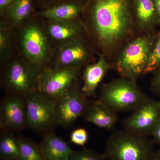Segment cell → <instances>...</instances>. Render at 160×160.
<instances>
[{
    "mask_svg": "<svg viewBox=\"0 0 160 160\" xmlns=\"http://www.w3.org/2000/svg\"><path fill=\"white\" fill-rule=\"evenodd\" d=\"M110 68V65L103 54L100 55L96 62L86 66L83 71L81 90L86 98L95 95L98 86Z\"/></svg>",
    "mask_w": 160,
    "mask_h": 160,
    "instance_id": "obj_15",
    "label": "cell"
},
{
    "mask_svg": "<svg viewBox=\"0 0 160 160\" xmlns=\"http://www.w3.org/2000/svg\"><path fill=\"white\" fill-rule=\"evenodd\" d=\"M18 27L19 43L23 57L41 71L49 66L54 55V46L45 25L27 20Z\"/></svg>",
    "mask_w": 160,
    "mask_h": 160,
    "instance_id": "obj_2",
    "label": "cell"
},
{
    "mask_svg": "<svg viewBox=\"0 0 160 160\" xmlns=\"http://www.w3.org/2000/svg\"><path fill=\"white\" fill-rule=\"evenodd\" d=\"M154 44L153 37L145 34L125 46L116 63L117 69L122 77L135 80L144 74Z\"/></svg>",
    "mask_w": 160,
    "mask_h": 160,
    "instance_id": "obj_6",
    "label": "cell"
},
{
    "mask_svg": "<svg viewBox=\"0 0 160 160\" xmlns=\"http://www.w3.org/2000/svg\"><path fill=\"white\" fill-rule=\"evenodd\" d=\"M160 115V101L147 98L124 120V129L142 136L151 135Z\"/></svg>",
    "mask_w": 160,
    "mask_h": 160,
    "instance_id": "obj_10",
    "label": "cell"
},
{
    "mask_svg": "<svg viewBox=\"0 0 160 160\" xmlns=\"http://www.w3.org/2000/svg\"><path fill=\"white\" fill-rule=\"evenodd\" d=\"M153 143L147 137L119 130L108 138L103 154L109 160H154Z\"/></svg>",
    "mask_w": 160,
    "mask_h": 160,
    "instance_id": "obj_3",
    "label": "cell"
},
{
    "mask_svg": "<svg viewBox=\"0 0 160 160\" xmlns=\"http://www.w3.org/2000/svg\"><path fill=\"white\" fill-rule=\"evenodd\" d=\"M5 20L0 24V59L6 63L11 59L12 55V30Z\"/></svg>",
    "mask_w": 160,
    "mask_h": 160,
    "instance_id": "obj_21",
    "label": "cell"
},
{
    "mask_svg": "<svg viewBox=\"0 0 160 160\" xmlns=\"http://www.w3.org/2000/svg\"><path fill=\"white\" fill-rule=\"evenodd\" d=\"M82 117L86 122L106 129H112L118 121L116 112L100 99L89 105Z\"/></svg>",
    "mask_w": 160,
    "mask_h": 160,
    "instance_id": "obj_16",
    "label": "cell"
},
{
    "mask_svg": "<svg viewBox=\"0 0 160 160\" xmlns=\"http://www.w3.org/2000/svg\"><path fill=\"white\" fill-rule=\"evenodd\" d=\"M154 2L158 16L159 23H160V0H154Z\"/></svg>",
    "mask_w": 160,
    "mask_h": 160,
    "instance_id": "obj_29",
    "label": "cell"
},
{
    "mask_svg": "<svg viewBox=\"0 0 160 160\" xmlns=\"http://www.w3.org/2000/svg\"><path fill=\"white\" fill-rule=\"evenodd\" d=\"M152 87L155 92L160 94V68L152 81Z\"/></svg>",
    "mask_w": 160,
    "mask_h": 160,
    "instance_id": "obj_27",
    "label": "cell"
},
{
    "mask_svg": "<svg viewBox=\"0 0 160 160\" xmlns=\"http://www.w3.org/2000/svg\"><path fill=\"white\" fill-rule=\"evenodd\" d=\"M56 53L48 66L81 67L92 57L91 47L86 38L58 49Z\"/></svg>",
    "mask_w": 160,
    "mask_h": 160,
    "instance_id": "obj_13",
    "label": "cell"
},
{
    "mask_svg": "<svg viewBox=\"0 0 160 160\" xmlns=\"http://www.w3.org/2000/svg\"><path fill=\"white\" fill-rule=\"evenodd\" d=\"M39 146L43 160H70L73 151L67 142L51 130L45 132Z\"/></svg>",
    "mask_w": 160,
    "mask_h": 160,
    "instance_id": "obj_14",
    "label": "cell"
},
{
    "mask_svg": "<svg viewBox=\"0 0 160 160\" xmlns=\"http://www.w3.org/2000/svg\"><path fill=\"white\" fill-rule=\"evenodd\" d=\"M154 160H155V159Z\"/></svg>",
    "mask_w": 160,
    "mask_h": 160,
    "instance_id": "obj_31",
    "label": "cell"
},
{
    "mask_svg": "<svg viewBox=\"0 0 160 160\" xmlns=\"http://www.w3.org/2000/svg\"><path fill=\"white\" fill-rule=\"evenodd\" d=\"M89 140L88 132L84 128H78L72 132L70 142L77 146L85 147Z\"/></svg>",
    "mask_w": 160,
    "mask_h": 160,
    "instance_id": "obj_25",
    "label": "cell"
},
{
    "mask_svg": "<svg viewBox=\"0 0 160 160\" xmlns=\"http://www.w3.org/2000/svg\"><path fill=\"white\" fill-rule=\"evenodd\" d=\"M0 125L3 131L22 130L26 126L25 98L9 94L3 99L0 107Z\"/></svg>",
    "mask_w": 160,
    "mask_h": 160,
    "instance_id": "obj_12",
    "label": "cell"
},
{
    "mask_svg": "<svg viewBox=\"0 0 160 160\" xmlns=\"http://www.w3.org/2000/svg\"><path fill=\"white\" fill-rule=\"evenodd\" d=\"M160 68V36L154 43L152 49L149 61L144 72V74L158 70Z\"/></svg>",
    "mask_w": 160,
    "mask_h": 160,
    "instance_id": "obj_23",
    "label": "cell"
},
{
    "mask_svg": "<svg viewBox=\"0 0 160 160\" xmlns=\"http://www.w3.org/2000/svg\"><path fill=\"white\" fill-rule=\"evenodd\" d=\"M2 84L9 94L26 97L38 90L41 70L24 57L11 59L6 63Z\"/></svg>",
    "mask_w": 160,
    "mask_h": 160,
    "instance_id": "obj_5",
    "label": "cell"
},
{
    "mask_svg": "<svg viewBox=\"0 0 160 160\" xmlns=\"http://www.w3.org/2000/svg\"><path fill=\"white\" fill-rule=\"evenodd\" d=\"M1 160H19L18 138L12 132L3 131L0 138Z\"/></svg>",
    "mask_w": 160,
    "mask_h": 160,
    "instance_id": "obj_20",
    "label": "cell"
},
{
    "mask_svg": "<svg viewBox=\"0 0 160 160\" xmlns=\"http://www.w3.org/2000/svg\"><path fill=\"white\" fill-rule=\"evenodd\" d=\"M131 0H93L89 12L92 32L100 48H116L131 32L134 19Z\"/></svg>",
    "mask_w": 160,
    "mask_h": 160,
    "instance_id": "obj_1",
    "label": "cell"
},
{
    "mask_svg": "<svg viewBox=\"0 0 160 160\" xmlns=\"http://www.w3.org/2000/svg\"><path fill=\"white\" fill-rule=\"evenodd\" d=\"M147 98L135 80L122 77L103 85L100 100L117 112L133 111Z\"/></svg>",
    "mask_w": 160,
    "mask_h": 160,
    "instance_id": "obj_4",
    "label": "cell"
},
{
    "mask_svg": "<svg viewBox=\"0 0 160 160\" xmlns=\"http://www.w3.org/2000/svg\"><path fill=\"white\" fill-rule=\"evenodd\" d=\"M154 159L155 160H160V149L158 151L155 152Z\"/></svg>",
    "mask_w": 160,
    "mask_h": 160,
    "instance_id": "obj_30",
    "label": "cell"
},
{
    "mask_svg": "<svg viewBox=\"0 0 160 160\" xmlns=\"http://www.w3.org/2000/svg\"><path fill=\"white\" fill-rule=\"evenodd\" d=\"M26 126L37 132L50 131L56 125V102L37 90L25 97Z\"/></svg>",
    "mask_w": 160,
    "mask_h": 160,
    "instance_id": "obj_8",
    "label": "cell"
},
{
    "mask_svg": "<svg viewBox=\"0 0 160 160\" xmlns=\"http://www.w3.org/2000/svg\"><path fill=\"white\" fill-rule=\"evenodd\" d=\"M16 0H0V12L3 15L5 14L7 9Z\"/></svg>",
    "mask_w": 160,
    "mask_h": 160,
    "instance_id": "obj_28",
    "label": "cell"
},
{
    "mask_svg": "<svg viewBox=\"0 0 160 160\" xmlns=\"http://www.w3.org/2000/svg\"><path fill=\"white\" fill-rule=\"evenodd\" d=\"M151 136L152 137V142L160 145V115Z\"/></svg>",
    "mask_w": 160,
    "mask_h": 160,
    "instance_id": "obj_26",
    "label": "cell"
},
{
    "mask_svg": "<svg viewBox=\"0 0 160 160\" xmlns=\"http://www.w3.org/2000/svg\"><path fill=\"white\" fill-rule=\"evenodd\" d=\"M131 1L133 14L140 30H149L159 23L154 0Z\"/></svg>",
    "mask_w": 160,
    "mask_h": 160,
    "instance_id": "obj_17",
    "label": "cell"
},
{
    "mask_svg": "<svg viewBox=\"0 0 160 160\" xmlns=\"http://www.w3.org/2000/svg\"><path fill=\"white\" fill-rule=\"evenodd\" d=\"M80 68L46 66L40 72L39 91L56 102L76 85Z\"/></svg>",
    "mask_w": 160,
    "mask_h": 160,
    "instance_id": "obj_7",
    "label": "cell"
},
{
    "mask_svg": "<svg viewBox=\"0 0 160 160\" xmlns=\"http://www.w3.org/2000/svg\"><path fill=\"white\" fill-rule=\"evenodd\" d=\"M19 160H43L39 145L31 140L18 138Z\"/></svg>",
    "mask_w": 160,
    "mask_h": 160,
    "instance_id": "obj_22",
    "label": "cell"
},
{
    "mask_svg": "<svg viewBox=\"0 0 160 160\" xmlns=\"http://www.w3.org/2000/svg\"><path fill=\"white\" fill-rule=\"evenodd\" d=\"M46 32L52 45L57 49L86 38L88 30L78 18L63 21L47 20Z\"/></svg>",
    "mask_w": 160,
    "mask_h": 160,
    "instance_id": "obj_9",
    "label": "cell"
},
{
    "mask_svg": "<svg viewBox=\"0 0 160 160\" xmlns=\"http://www.w3.org/2000/svg\"><path fill=\"white\" fill-rule=\"evenodd\" d=\"M32 7V0H16L5 12V21L12 28L18 27L28 20Z\"/></svg>",
    "mask_w": 160,
    "mask_h": 160,
    "instance_id": "obj_19",
    "label": "cell"
},
{
    "mask_svg": "<svg viewBox=\"0 0 160 160\" xmlns=\"http://www.w3.org/2000/svg\"><path fill=\"white\" fill-rule=\"evenodd\" d=\"M70 160H106V159L103 154H99L84 148L79 151H72Z\"/></svg>",
    "mask_w": 160,
    "mask_h": 160,
    "instance_id": "obj_24",
    "label": "cell"
},
{
    "mask_svg": "<svg viewBox=\"0 0 160 160\" xmlns=\"http://www.w3.org/2000/svg\"><path fill=\"white\" fill-rule=\"evenodd\" d=\"M84 9V6L77 3H66L41 12L39 16L52 21L74 19L78 18Z\"/></svg>",
    "mask_w": 160,
    "mask_h": 160,
    "instance_id": "obj_18",
    "label": "cell"
},
{
    "mask_svg": "<svg viewBox=\"0 0 160 160\" xmlns=\"http://www.w3.org/2000/svg\"><path fill=\"white\" fill-rule=\"evenodd\" d=\"M88 106L87 98L75 85L56 101V125L66 127L72 125L82 117Z\"/></svg>",
    "mask_w": 160,
    "mask_h": 160,
    "instance_id": "obj_11",
    "label": "cell"
}]
</instances>
